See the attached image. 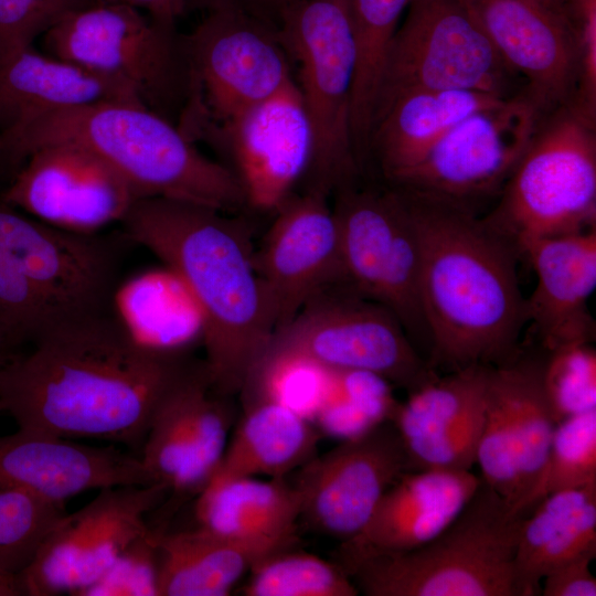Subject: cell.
<instances>
[{"mask_svg":"<svg viewBox=\"0 0 596 596\" xmlns=\"http://www.w3.org/2000/svg\"><path fill=\"white\" fill-rule=\"evenodd\" d=\"M536 1L550 8L551 10L570 18L567 0H536Z\"/></svg>","mask_w":596,"mask_h":596,"instance_id":"cell-49","label":"cell"},{"mask_svg":"<svg viewBox=\"0 0 596 596\" xmlns=\"http://www.w3.org/2000/svg\"><path fill=\"white\" fill-rule=\"evenodd\" d=\"M480 480L470 470L403 472L384 492L364 529L340 543L338 561L419 547L458 515Z\"/></svg>","mask_w":596,"mask_h":596,"instance_id":"cell-24","label":"cell"},{"mask_svg":"<svg viewBox=\"0 0 596 596\" xmlns=\"http://www.w3.org/2000/svg\"><path fill=\"white\" fill-rule=\"evenodd\" d=\"M209 382L206 363L201 360L158 407L139 454L153 483L168 490L166 499L152 512L153 520L164 526L170 524L174 515L175 501L187 476L198 396Z\"/></svg>","mask_w":596,"mask_h":596,"instance_id":"cell-33","label":"cell"},{"mask_svg":"<svg viewBox=\"0 0 596 596\" xmlns=\"http://www.w3.org/2000/svg\"><path fill=\"white\" fill-rule=\"evenodd\" d=\"M536 285L525 300V321L547 352L590 343L594 322L587 301L596 287V227L526 242Z\"/></svg>","mask_w":596,"mask_h":596,"instance_id":"cell-23","label":"cell"},{"mask_svg":"<svg viewBox=\"0 0 596 596\" xmlns=\"http://www.w3.org/2000/svg\"><path fill=\"white\" fill-rule=\"evenodd\" d=\"M100 103L145 105L127 82L32 46L0 61V135L51 110Z\"/></svg>","mask_w":596,"mask_h":596,"instance_id":"cell-26","label":"cell"},{"mask_svg":"<svg viewBox=\"0 0 596 596\" xmlns=\"http://www.w3.org/2000/svg\"><path fill=\"white\" fill-rule=\"evenodd\" d=\"M238 592L244 596H358L348 573L337 563L296 549L272 551L248 571Z\"/></svg>","mask_w":596,"mask_h":596,"instance_id":"cell-34","label":"cell"},{"mask_svg":"<svg viewBox=\"0 0 596 596\" xmlns=\"http://www.w3.org/2000/svg\"><path fill=\"white\" fill-rule=\"evenodd\" d=\"M0 412H2L1 406H0Z\"/></svg>","mask_w":596,"mask_h":596,"instance_id":"cell-51","label":"cell"},{"mask_svg":"<svg viewBox=\"0 0 596 596\" xmlns=\"http://www.w3.org/2000/svg\"><path fill=\"white\" fill-rule=\"evenodd\" d=\"M0 596H24L19 576L0 570Z\"/></svg>","mask_w":596,"mask_h":596,"instance_id":"cell-46","label":"cell"},{"mask_svg":"<svg viewBox=\"0 0 596 596\" xmlns=\"http://www.w3.org/2000/svg\"><path fill=\"white\" fill-rule=\"evenodd\" d=\"M187 281L204 312L205 363L214 390L238 395L276 323L254 265L248 225L219 210L166 198L138 199L121 221Z\"/></svg>","mask_w":596,"mask_h":596,"instance_id":"cell-3","label":"cell"},{"mask_svg":"<svg viewBox=\"0 0 596 596\" xmlns=\"http://www.w3.org/2000/svg\"><path fill=\"white\" fill-rule=\"evenodd\" d=\"M299 0H234V3L253 15L269 21Z\"/></svg>","mask_w":596,"mask_h":596,"instance_id":"cell-44","label":"cell"},{"mask_svg":"<svg viewBox=\"0 0 596 596\" xmlns=\"http://www.w3.org/2000/svg\"><path fill=\"white\" fill-rule=\"evenodd\" d=\"M46 54L130 84L142 103L171 120L190 94L183 36L124 2L71 10L43 34Z\"/></svg>","mask_w":596,"mask_h":596,"instance_id":"cell-9","label":"cell"},{"mask_svg":"<svg viewBox=\"0 0 596 596\" xmlns=\"http://www.w3.org/2000/svg\"><path fill=\"white\" fill-rule=\"evenodd\" d=\"M183 42L190 94L181 129L226 123L295 78L277 28L235 3L210 11Z\"/></svg>","mask_w":596,"mask_h":596,"instance_id":"cell-11","label":"cell"},{"mask_svg":"<svg viewBox=\"0 0 596 596\" xmlns=\"http://www.w3.org/2000/svg\"><path fill=\"white\" fill-rule=\"evenodd\" d=\"M582 557H596V483L551 493L525 517L514 556L521 596L541 595L551 571Z\"/></svg>","mask_w":596,"mask_h":596,"instance_id":"cell-30","label":"cell"},{"mask_svg":"<svg viewBox=\"0 0 596 596\" xmlns=\"http://www.w3.org/2000/svg\"><path fill=\"white\" fill-rule=\"evenodd\" d=\"M332 371L296 354L263 353L244 382L240 401L266 398L299 413L311 423L327 400Z\"/></svg>","mask_w":596,"mask_h":596,"instance_id":"cell-35","label":"cell"},{"mask_svg":"<svg viewBox=\"0 0 596 596\" xmlns=\"http://www.w3.org/2000/svg\"><path fill=\"white\" fill-rule=\"evenodd\" d=\"M1 195L25 214L77 234H97L121 223L141 198L105 160L72 143H50L32 151Z\"/></svg>","mask_w":596,"mask_h":596,"instance_id":"cell-18","label":"cell"},{"mask_svg":"<svg viewBox=\"0 0 596 596\" xmlns=\"http://www.w3.org/2000/svg\"><path fill=\"white\" fill-rule=\"evenodd\" d=\"M182 131L221 153L246 206L263 213H274L294 193L313 155L312 128L295 78L226 123Z\"/></svg>","mask_w":596,"mask_h":596,"instance_id":"cell-14","label":"cell"},{"mask_svg":"<svg viewBox=\"0 0 596 596\" xmlns=\"http://www.w3.org/2000/svg\"><path fill=\"white\" fill-rule=\"evenodd\" d=\"M277 19L313 134L307 188L330 194L352 183L359 166L351 135L355 49L349 1L299 0Z\"/></svg>","mask_w":596,"mask_h":596,"instance_id":"cell-8","label":"cell"},{"mask_svg":"<svg viewBox=\"0 0 596 596\" xmlns=\"http://www.w3.org/2000/svg\"><path fill=\"white\" fill-rule=\"evenodd\" d=\"M543 362L519 355L490 368L485 434L498 449L517 458L520 500L517 510L530 513V500L547 460L554 419L542 386Z\"/></svg>","mask_w":596,"mask_h":596,"instance_id":"cell-25","label":"cell"},{"mask_svg":"<svg viewBox=\"0 0 596 596\" xmlns=\"http://www.w3.org/2000/svg\"><path fill=\"white\" fill-rule=\"evenodd\" d=\"M321 437L309 419L278 402L241 401L240 416L210 481L258 476L285 478L317 455Z\"/></svg>","mask_w":596,"mask_h":596,"instance_id":"cell-31","label":"cell"},{"mask_svg":"<svg viewBox=\"0 0 596 596\" xmlns=\"http://www.w3.org/2000/svg\"><path fill=\"white\" fill-rule=\"evenodd\" d=\"M481 26L524 95L546 115L572 103L579 73L571 19L536 0H458Z\"/></svg>","mask_w":596,"mask_h":596,"instance_id":"cell-20","label":"cell"},{"mask_svg":"<svg viewBox=\"0 0 596 596\" xmlns=\"http://www.w3.org/2000/svg\"><path fill=\"white\" fill-rule=\"evenodd\" d=\"M158 534L148 524L77 596H159Z\"/></svg>","mask_w":596,"mask_h":596,"instance_id":"cell-40","label":"cell"},{"mask_svg":"<svg viewBox=\"0 0 596 596\" xmlns=\"http://www.w3.org/2000/svg\"><path fill=\"white\" fill-rule=\"evenodd\" d=\"M575 29L596 25V0H567Z\"/></svg>","mask_w":596,"mask_h":596,"instance_id":"cell-45","label":"cell"},{"mask_svg":"<svg viewBox=\"0 0 596 596\" xmlns=\"http://www.w3.org/2000/svg\"><path fill=\"white\" fill-rule=\"evenodd\" d=\"M396 189L418 240L429 366L455 371L472 364L496 366L515 358L526 322L518 247L470 206Z\"/></svg>","mask_w":596,"mask_h":596,"instance_id":"cell-2","label":"cell"},{"mask_svg":"<svg viewBox=\"0 0 596 596\" xmlns=\"http://www.w3.org/2000/svg\"><path fill=\"white\" fill-rule=\"evenodd\" d=\"M505 98L468 89L403 94L375 113L368 152H374L383 175L393 184L457 123Z\"/></svg>","mask_w":596,"mask_h":596,"instance_id":"cell-28","label":"cell"},{"mask_svg":"<svg viewBox=\"0 0 596 596\" xmlns=\"http://www.w3.org/2000/svg\"><path fill=\"white\" fill-rule=\"evenodd\" d=\"M337 220L347 285L389 309L412 338L427 340L419 301V246L401 192L337 189Z\"/></svg>","mask_w":596,"mask_h":596,"instance_id":"cell-13","label":"cell"},{"mask_svg":"<svg viewBox=\"0 0 596 596\" xmlns=\"http://www.w3.org/2000/svg\"><path fill=\"white\" fill-rule=\"evenodd\" d=\"M408 470L395 425L381 421L297 469L300 521L340 543L349 541L364 529L389 487Z\"/></svg>","mask_w":596,"mask_h":596,"instance_id":"cell-17","label":"cell"},{"mask_svg":"<svg viewBox=\"0 0 596 596\" xmlns=\"http://www.w3.org/2000/svg\"><path fill=\"white\" fill-rule=\"evenodd\" d=\"M167 494L158 483L105 488L81 509L65 512L19 575L23 594L77 596L147 529L148 515Z\"/></svg>","mask_w":596,"mask_h":596,"instance_id":"cell-15","label":"cell"},{"mask_svg":"<svg viewBox=\"0 0 596 596\" xmlns=\"http://www.w3.org/2000/svg\"><path fill=\"white\" fill-rule=\"evenodd\" d=\"M543 116L524 93L475 111L392 187L469 206L502 189Z\"/></svg>","mask_w":596,"mask_h":596,"instance_id":"cell-16","label":"cell"},{"mask_svg":"<svg viewBox=\"0 0 596 596\" xmlns=\"http://www.w3.org/2000/svg\"><path fill=\"white\" fill-rule=\"evenodd\" d=\"M596 483V408L561 421L530 512L546 496Z\"/></svg>","mask_w":596,"mask_h":596,"instance_id":"cell-37","label":"cell"},{"mask_svg":"<svg viewBox=\"0 0 596 596\" xmlns=\"http://www.w3.org/2000/svg\"><path fill=\"white\" fill-rule=\"evenodd\" d=\"M109 312L136 345L153 354L191 355L204 343L206 320L200 302L166 264L119 279Z\"/></svg>","mask_w":596,"mask_h":596,"instance_id":"cell-27","label":"cell"},{"mask_svg":"<svg viewBox=\"0 0 596 596\" xmlns=\"http://www.w3.org/2000/svg\"><path fill=\"white\" fill-rule=\"evenodd\" d=\"M596 120L572 103L544 115L485 217L519 252L596 223Z\"/></svg>","mask_w":596,"mask_h":596,"instance_id":"cell-7","label":"cell"},{"mask_svg":"<svg viewBox=\"0 0 596 596\" xmlns=\"http://www.w3.org/2000/svg\"><path fill=\"white\" fill-rule=\"evenodd\" d=\"M137 9H143L157 24L175 30L177 19L187 9L188 0H117Z\"/></svg>","mask_w":596,"mask_h":596,"instance_id":"cell-43","label":"cell"},{"mask_svg":"<svg viewBox=\"0 0 596 596\" xmlns=\"http://www.w3.org/2000/svg\"><path fill=\"white\" fill-rule=\"evenodd\" d=\"M158 549L159 596H227L260 557L281 547L235 541L195 526L159 532Z\"/></svg>","mask_w":596,"mask_h":596,"instance_id":"cell-32","label":"cell"},{"mask_svg":"<svg viewBox=\"0 0 596 596\" xmlns=\"http://www.w3.org/2000/svg\"><path fill=\"white\" fill-rule=\"evenodd\" d=\"M233 3L234 0H188L187 8H204L212 11Z\"/></svg>","mask_w":596,"mask_h":596,"instance_id":"cell-48","label":"cell"},{"mask_svg":"<svg viewBox=\"0 0 596 596\" xmlns=\"http://www.w3.org/2000/svg\"><path fill=\"white\" fill-rule=\"evenodd\" d=\"M490 368L472 364L435 376L394 407L390 419L411 470H470L476 464Z\"/></svg>","mask_w":596,"mask_h":596,"instance_id":"cell-21","label":"cell"},{"mask_svg":"<svg viewBox=\"0 0 596 596\" xmlns=\"http://www.w3.org/2000/svg\"><path fill=\"white\" fill-rule=\"evenodd\" d=\"M18 349L19 347L0 328V369L20 354Z\"/></svg>","mask_w":596,"mask_h":596,"instance_id":"cell-47","label":"cell"},{"mask_svg":"<svg viewBox=\"0 0 596 596\" xmlns=\"http://www.w3.org/2000/svg\"><path fill=\"white\" fill-rule=\"evenodd\" d=\"M0 483L64 504L88 490L153 481L139 456L114 446H91L18 428L0 436Z\"/></svg>","mask_w":596,"mask_h":596,"instance_id":"cell-22","label":"cell"},{"mask_svg":"<svg viewBox=\"0 0 596 596\" xmlns=\"http://www.w3.org/2000/svg\"><path fill=\"white\" fill-rule=\"evenodd\" d=\"M200 361L150 353L109 311L93 315L45 333L0 369V406L18 428L140 454L158 407Z\"/></svg>","mask_w":596,"mask_h":596,"instance_id":"cell-1","label":"cell"},{"mask_svg":"<svg viewBox=\"0 0 596 596\" xmlns=\"http://www.w3.org/2000/svg\"><path fill=\"white\" fill-rule=\"evenodd\" d=\"M263 353L300 355L330 371L370 372L408 392L436 376L397 318L344 284L308 300L274 331Z\"/></svg>","mask_w":596,"mask_h":596,"instance_id":"cell-10","label":"cell"},{"mask_svg":"<svg viewBox=\"0 0 596 596\" xmlns=\"http://www.w3.org/2000/svg\"><path fill=\"white\" fill-rule=\"evenodd\" d=\"M328 196L313 188L291 193L273 213L270 226L254 247L255 269L274 313L275 330L321 290L347 285Z\"/></svg>","mask_w":596,"mask_h":596,"instance_id":"cell-19","label":"cell"},{"mask_svg":"<svg viewBox=\"0 0 596 596\" xmlns=\"http://www.w3.org/2000/svg\"><path fill=\"white\" fill-rule=\"evenodd\" d=\"M118 240L45 224L0 191V328L19 348L72 321L109 311Z\"/></svg>","mask_w":596,"mask_h":596,"instance_id":"cell-5","label":"cell"},{"mask_svg":"<svg viewBox=\"0 0 596 596\" xmlns=\"http://www.w3.org/2000/svg\"><path fill=\"white\" fill-rule=\"evenodd\" d=\"M82 6L83 0H0V61L32 46L35 38Z\"/></svg>","mask_w":596,"mask_h":596,"instance_id":"cell-41","label":"cell"},{"mask_svg":"<svg viewBox=\"0 0 596 596\" xmlns=\"http://www.w3.org/2000/svg\"><path fill=\"white\" fill-rule=\"evenodd\" d=\"M50 143L83 147L111 166L141 198H166L234 212L243 190L222 162L201 153L171 120L141 104L100 103L44 113L0 135V163L13 172Z\"/></svg>","mask_w":596,"mask_h":596,"instance_id":"cell-4","label":"cell"},{"mask_svg":"<svg viewBox=\"0 0 596 596\" xmlns=\"http://www.w3.org/2000/svg\"><path fill=\"white\" fill-rule=\"evenodd\" d=\"M515 75L458 0H412L384 65L373 117L394 98L415 91L468 89L512 97L518 95L512 93Z\"/></svg>","mask_w":596,"mask_h":596,"instance_id":"cell-12","label":"cell"},{"mask_svg":"<svg viewBox=\"0 0 596 596\" xmlns=\"http://www.w3.org/2000/svg\"><path fill=\"white\" fill-rule=\"evenodd\" d=\"M234 397L219 393L211 382L202 387L192 419L191 458L175 512L199 496L219 467L236 421Z\"/></svg>","mask_w":596,"mask_h":596,"instance_id":"cell-38","label":"cell"},{"mask_svg":"<svg viewBox=\"0 0 596 596\" xmlns=\"http://www.w3.org/2000/svg\"><path fill=\"white\" fill-rule=\"evenodd\" d=\"M196 526L235 541L297 544L300 497L285 478L212 480L195 498Z\"/></svg>","mask_w":596,"mask_h":596,"instance_id":"cell-29","label":"cell"},{"mask_svg":"<svg viewBox=\"0 0 596 596\" xmlns=\"http://www.w3.org/2000/svg\"><path fill=\"white\" fill-rule=\"evenodd\" d=\"M592 558H576L551 571L542 581L543 596H595L596 578L590 572Z\"/></svg>","mask_w":596,"mask_h":596,"instance_id":"cell-42","label":"cell"},{"mask_svg":"<svg viewBox=\"0 0 596 596\" xmlns=\"http://www.w3.org/2000/svg\"><path fill=\"white\" fill-rule=\"evenodd\" d=\"M116 0H84L85 4H95L104 2H115Z\"/></svg>","mask_w":596,"mask_h":596,"instance_id":"cell-50","label":"cell"},{"mask_svg":"<svg viewBox=\"0 0 596 596\" xmlns=\"http://www.w3.org/2000/svg\"><path fill=\"white\" fill-rule=\"evenodd\" d=\"M64 513V504L0 483V570L19 576Z\"/></svg>","mask_w":596,"mask_h":596,"instance_id":"cell-36","label":"cell"},{"mask_svg":"<svg viewBox=\"0 0 596 596\" xmlns=\"http://www.w3.org/2000/svg\"><path fill=\"white\" fill-rule=\"evenodd\" d=\"M542 386L555 422L596 408V352L577 343L549 352Z\"/></svg>","mask_w":596,"mask_h":596,"instance_id":"cell-39","label":"cell"},{"mask_svg":"<svg viewBox=\"0 0 596 596\" xmlns=\"http://www.w3.org/2000/svg\"><path fill=\"white\" fill-rule=\"evenodd\" d=\"M526 515L481 479L458 515L419 547L337 563L366 596H521L514 556Z\"/></svg>","mask_w":596,"mask_h":596,"instance_id":"cell-6","label":"cell"}]
</instances>
